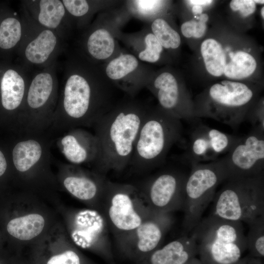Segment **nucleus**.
<instances>
[{"label": "nucleus", "mask_w": 264, "mask_h": 264, "mask_svg": "<svg viewBox=\"0 0 264 264\" xmlns=\"http://www.w3.org/2000/svg\"><path fill=\"white\" fill-rule=\"evenodd\" d=\"M63 68L57 106L47 131L55 138L74 128L93 127L117 102V88L102 65L77 49L67 56Z\"/></svg>", "instance_id": "nucleus-1"}, {"label": "nucleus", "mask_w": 264, "mask_h": 264, "mask_svg": "<svg viewBox=\"0 0 264 264\" xmlns=\"http://www.w3.org/2000/svg\"><path fill=\"white\" fill-rule=\"evenodd\" d=\"M150 108L127 95L97 121L93 127L98 148L93 164L96 172L104 175L111 170L122 171L129 165L135 141Z\"/></svg>", "instance_id": "nucleus-2"}, {"label": "nucleus", "mask_w": 264, "mask_h": 264, "mask_svg": "<svg viewBox=\"0 0 264 264\" xmlns=\"http://www.w3.org/2000/svg\"><path fill=\"white\" fill-rule=\"evenodd\" d=\"M181 120L159 107L150 108L135 142L129 166L141 172L164 163L172 146L182 137Z\"/></svg>", "instance_id": "nucleus-3"}, {"label": "nucleus", "mask_w": 264, "mask_h": 264, "mask_svg": "<svg viewBox=\"0 0 264 264\" xmlns=\"http://www.w3.org/2000/svg\"><path fill=\"white\" fill-rule=\"evenodd\" d=\"M194 239L202 264H236L247 250L242 222L213 214L202 219L189 234Z\"/></svg>", "instance_id": "nucleus-4"}, {"label": "nucleus", "mask_w": 264, "mask_h": 264, "mask_svg": "<svg viewBox=\"0 0 264 264\" xmlns=\"http://www.w3.org/2000/svg\"><path fill=\"white\" fill-rule=\"evenodd\" d=\"M57 67V62L32 72L16 133L47 132L59 98Z\"/></svg>", "instance_id": "nucleus-5"}, {"label": "nucleus", "mask_w": 264, "mask_h": 264, "mask_svg": "<svg viewBox=\"0 0 264 264\" xmlns=\"http://www.w3.org/2000/svg\"><path fill=\"white\" fill-rule=\"evenodd\" d=\"M213 201L211 214L249 224L264 215V174L226 180Z\"/></svg>", "instance_id": "nucleus-6"}, {"label": "nucleus", "mask_w": 264, "mask_h": 264, "mask_svg": "<svg viewBox=\"0 0 264 264\" xmlns=\"http://www.w3.org/2000/svg\"><path fill=\"white\" fill-rule=\"evenodd\" d=\"M255 96V91L244 83L222 81L211 86L194 108L195 116L210 118L237 129L246 120Z\"/></svg>", "instance_id": "nucleus-7"}, {"label": "nucleus", "mask_w": 264, "mask_h": 264, "mask_svg": "<svg viewBox=\"0 0 264 264\" xmlns=\"http://www.w3.org/2000/svg\"><path fill=\"white\" fill-rule=\"evenodd\" d=\"M191 166L184 183L182 207L184 212L183 227L187 235L202 219L204 212L213 200L218 186L227 179L221 158Z\"/></svg>", "instance_id": "nucleus-8"}, {"label": "nucleus", "mask_w": 264, "mask_h": 264, "mask_svg": "<svg viewBox=\"0 0 264 264\" xmlns=\"http://www.w3.org/2000/svg\"><path fill=\"white\" fill-rule=\"evenodd\" d=\"M102 198L107 222L126 238L153 211L144 193L132 185L107 180Z\"/></svg>", "instance_id": "nucleus-9"}, {"label": "nucleus", "mask_w": 264, "mask_h": 264, "mask_svg": "<svg viewBox=\"0 0 264 264\" xmlns=\"http://www.w3.org/2000/svg\"><path fill=\"white\" fill-rule=\"evenodd\" d=\"M19 11L22 33L16 61L32 72L57 62L66 50V42L54 31L36 22L21 5Z\"/></svg>", "instance_id": "nucleus-10"}, {"label": "nucleus", "mask_w": 264, "mask_h": 264, "mask_svg": "<svg viewBox=\"0 0 264 264\" xmlns=\"http://www.w3.org/2000/svg\"><path fill=\"white\" fill-rule=\"evenodd\" d=\"M124 14L110 12L100 14L83 30L76 49L91 61L100 65L118 55L122 51L118 40L126 18Z\"/></svg>", "instance_id": "nucleus-11"}, {"label": "nucleus", "mask_w": 264, "mask_h": 264, "mask_svg": "<svg viewBox=\"0 0 264 264\" xmlns=\"http://www.w3.org/2000/svg\"><path fill=\"white\" fill-rule=\"evenodd\" d=\"M221 158L226 180L264 174V131L253 128L247 134L239 137Z\"/></svg>", "instance_id": "nucleus-12"}, {"label": "nucleus", "mask_w": 264, "mask_h": 264, "mask_svg": "<svg viewBox=\"0 0 264 264\" xmlns=\"http://www.w3.org/2000/svg\"><path fill=\"white\" fill-rule=\"evenodd\" d=\"M238 137L202 123L196 124L189 134L181 160L190 165L217 160L229 152Z\"/></svg>", "instance_id": "nucleus-13"}, {"label": "nucleus", "mask_w": 264, "mask_h": 264, "mask_svg": "<svg viewBox=\"0 0 264 264\" xmlns=\"http://www.w3.org/2000/svg\"><path fill=\"white\" fill-rule=\"evenodd\" d=\"M186 176L177 170H165L149 178L139 188L152 210L171 213L182 209Z\"/></svg>", "instance_id": "nucleus-14"}, {"label": "nucleus", "mask_w": 264, "mask_h": 264, "mask_svg": "<svg viewBox=\"0 0 264 264\" xmlns=\"http://www.w3.org/2000/svg\"><path fill=\"white\" fill-rule=\"evenodd\" d=\"M32 73L16 61L0 59V109L10 115L16 133Z\"/></svg>", "instance_id": "nucleus-15"}, {"label": "nucleus", "mask_w": 264, "mask_h": 264, "mask_svg": "<svg viewBox=\"0 0 264 264\" xmlns=\"http://www.w3.org/2000/svg\"><path fill=\"white\" fill-rule=\"evenodd\" d=\"M173 223L171 213L154 211L142 223L127 236L123 251L136 263L159 247Z\"/></svg>", "instance_id": "nucleus-16"}, {"label": "nucleus", "mask_w": 264, "mask_h": 264, "mask_svg": "<svg viewBox=\"0 0 264 264\" xmlns=\"http://www.w3.org/2000/svg\"><path fill=\"white\" fill-rule=\"evenodd\" d=\"M102 67L107 78L117 88L134 97L152 76L148 66L131 52L121 51Z\"/></svg>", "instance_id": "nucleus-17"}, {"label": "nucleus", "mask_w": 264, "mask_h": 264, "mask_svg": "<svg viewBox=\"0 0 264 264\" xmlns=\"http://www.w3.org/2000/svg\"><path fill=\"white\" fill-rule=\"evenodd\" d=\"M146 87L156 97L159 107L180 120L194 123L197 120L194 108L186 99L176 77L169 71L151 77Z\"/></svg>", "instance_id": "nucleus-18"}, {"label": "nucleus", "mask_w": 264, "mask_h": 264, "mask_svg": "<svg viewBox=\"0 0 264 264\" xmlns=\"http://www.w3.org/2000/svg\"><path fill=\"white\" fill-rule=\"evenodd\" d=\"M20 5L36 22L66 42L71 37L75 27L62 0H23Z\"/></svg>", "instance_id": "nucleus-19"}, {"label": "nucleus", "mask_w": 264, "mask_h": 264, "mask_svg": "<svg viewBox=\"0 0 264 264\" xmlns=\"http://www.w3.org/2000/svg\"><path fill=\"white\" fill-rule=\"evenodd\" d=\"M76 222L75 237L79 244L85 247L98 245L104 258L112 261L113 256L106 218L96 211L87 210L78 214Z\"/></svg>", "instance_id": "nucleus-20"}, {"label": "nucleus", "mask_w": 264, "mask_h": 264, "mask_svg": "<svg viewBox=\"0 0 264 264\" xmlns=\"http://www.w3.org/2000/svg\"><path fill=\"white\" fill-rule=\"evenodd\" d=\"M60 165L67 172L63 179V185L72 196L85 201L103 197L107 182L104 175L96 171H86L77 165Z\"/></svg>", "instance_id": "nucleus-21"}, {"label": "nucleus", "mask_w": 264, "mask_h": 264, "mask_svg": "<svg viewBox=\"0 0 264 264\" xmlns=\"http://www.w3.org/2000/svg\"><path fill=\"white\" fill-rule=\"evenodd\" d=\"M65 158L74 165L94 164L98 148L94 134L82 128H74L56 138Z\"/></svg>", "instance_id": "nucleus-22"}, {"label": "nucleus", "mask_w": 264, "mask_h": 264, "mask_svg": "<svg viewBox=\"0 0 264 264\" xmlns=\"http://www.w3.org/2000/svg\"><path fill=\"white\" fill-rule=\"evenodd\" d=\"M198 248L194 238L185 234L159 247L137 264H185L197 257Z\"/></svg>", "instance_id": "nucleus-23"}, {"label": "nucleus", "mask_w": 264, "mask_h": 264, "mask_svg": "<svg viewBox=\"0 0 264 264\" xmlns=\"http://www.w3.org/2000/svg\"><path fill=\"white\" fill-rule=\"evenodd\" d=\"M20 12L5 2H0V59L13 60L22 39Z\"/></svg>", "instance_id": "nucleus-24"}, {"label": "nucleus", "mask_w": 264, "mask_h": 264, "mask_svg": "<svg viewBox=\"0 0 264 264\" xmlns=\"http://www.w3.org/2000/svg\"><path fill=\"white\" fill-rule=\"evenodd\" d=\"M121 40L139 61L154 64L158 62L163 48L152 32L144 29L135 33L123 34Z\"/></svg>", "instance_id": "nucleus-25"}, {"label": "nucleus", "mask_w": 264, "mask_h": 264, "mask_svg": "<svg viewBox=\"0 0 264 264\" xmlns=\"http://www.w3.org/2000/svg\"><path fill=\"white\" fill-rule=\"evenodd\" d=\"M71 17L75 29H85L90 24L93 15L108 6L106 1L88 0H62Z\"/></svg>", "instance_id": "nucleus-26"}, {"label": "nucleus", "mask_w": 264, "mask_h": 264, "mask_svg": "<svg viewBox=\"0 0 264 264\" xmlns=\"http://www.w3.org/2000/svg\"><path fill=\"white\" fill-rule=\"evenodd\" d=\"M45 221L38 214H30L11 220L6 230L12 237L22 241L31 240L43 231Z\"/></svg>", "instance_id": "nucleus-27"}, {"label": "nucleus", "mask_w": 264, "mask_h": 264, "mask_svg": "<svg viewBox=\"0 0 264 264\" xmlns=\"http://www.w3.org/2000/svg\"><path fill=\"white\" fill-rule=\"evenodd\" d=\"M200 51L208 73L216 77L221 76L226 65V55L221 45L215 39H207L202 43Z\"/></svg>", "instance_id": "nucleus-28"}, {"label": "nucleus", "mask_w": 264, "mask_h": 264, "mask_svg": "<svg viewBox=\"0 0 264 264\" xmlns=\"http://www.w3.org/2000/svg\"><path fill=\"white\" fill-rule=\"evenodd\" d=\"M229 55L231 60L226 64L223 72L227 78L241 80L249 77L254 72L257 63L251 54L239 51Z\"/></svg>", "instance_id": "nucleus-29"}, {"label": "nucleus", "mask_w": 264, "mask_h": 264, "mask_svg": "<svg viewBox=\"0 0 264 264\" xmlns=\"http://www.w3.org/2000/svg\"><path fill=\"white\" fill-rule=\"evenodd\" d=\"M248 225L249 230L246 239L249 255L262 259L264 256V215L258 217Z\"/></svg>", "instance_id": "nucleus-30"}, {"label": "nucleus", "mask_w": 264, "mask_h": 264, "mask_svg": "<svg viewBox=\"0 0 264 264\" xmlns=\"http://www.w3.org/2000/svg\"><path fill=\"white\" fill-rule=\"evenodd\" d=\"M151 31L163 48L175 49L179 46V34L164 19H154L151 25Z\"/></svg>", "instance_id": "nucleus-31"}, {"label": "nucleus", "mask_w": 264, "mask_h": 264, "mask_svg": "<svg viewBox=\"0 0 264 264\" xmlns=\"http://www.w3.org/2000/svg\"><path fill=\"white\" fill-rule=\"evenodd\" d=\"M164 2L156 0H129L127 2V11L128 14L145 21L159 11Z\"/></svg>", "instance_id": "nucleus-32"}, {"label": "nucleus", "mask_w": 264, "mask_h": 264, "mask_svg": "<svg viewBox=\"0 0 264 264\" xmlns=\"http://www.w3.org/2000/svg\"><path fill=\"white\" fill-rule=\"evenodd\" d=\"M47 264H81V261L76 252L72 250H66L51 257Z\"/></svg>", "instance_id": "nucleus-33"}, {"label": "nucleus", "mask_w": 264, "mask_h": 264, "mask_svg": "<svg viewBox=\"0 0 264 264\" xmlns=\"http://www.w3.org/2000/svg\"><path fill=\"white\" fill-rule=\"evenodd\" d=\"M230 7L234 11H240L244 17L253 13L256 9V4L252 0H233L230 3Z\"/></svg>", "instance_id": "nucleus-34"}, {"label": "nucleus", "mask_w": 264, "mask_h": 264, "mask_svg": "<svg viewBox=\"0 0 264 264\" xmlns=\"http://www.w3.org/2000/svg\"><path fill=\"white\" fill-rule=\"evenodd\" d=\"M197 21L191 20L183 22L181 26V32L186 38H191L194 34Z\"/></svg>", "instance_id": "nucleus-35"}, {"label": "nucleus", "mask_w": 264, "mask_h": 264, "mask_svg": "<svg viewBox=\"0 0 264 264\" xmlns=\"http://www.w3.org/2000/svg\"><path fill=\"white\" fill-rule=\"evenodd\" d=\"M206 28L207 26L206 23L200 21L197 22L193 37L195 38L202 37L206 31Z\"/></svg>", "instance_id": "nucleus-36"}, {"label": "nucleus", "mask_w": 264, "mask_h": 264, "mask_svg": "<svg viewBox=\"0 0 264 264\" xmlns=\"http://www.w3.org/2000/svg\"><path fill=\"white\" fill-rule=\"evenodd\" d=\"M236 264H263L262 259L254 258L248 255L247 256L242 258Z\"/></svg>", "instance_id": "nucleus-37"}, {"label": "nucleus", "mask_w": 264, "mask_h": 264, "mask_svg": "<svg viewBox=\"0 0 264 264\" xmlns=\"http://www.w3.org/2000/svg\"><path fill=\"white\" fill-rule=\"evenodd\" d=\"M7 168V158L3 152L0 150V177L5 174Z\"/></svg>", "instance_id": "nucleus-38"}, {"label": "nucleus", "mask_w": 264, "mask_h": 264, "mask_svg": "<svg viewBox=\"0 0 264 264\" xmlns=\"http://www.w3.org/2000/svg\"><path fill=\"white\" fill-rule=\"evenodd\" d=\"M189 2H190V3L191 4H193L194 5H206V4H210L212 2V0H188V1Z\"/></svg>", "instance_id": "nucleus-39"}, {"label": "nucleus", "mask_w": 264, "mask_h": 264, "mask_svg": "<svg viewBox=\"0 0 264 264\" xmlns=\"http://www.w3.org/2000/svg\"><path fill=\"white\" fill-rule=\"evenodd\" d=\"M192 11L193 14L195 15H200L203 11V8L200 5H194L192 7Z\"/></svg>", "instance_id": "nucleus-40"}, {"label": "nucleus", "mask_w": 264, "mask_h": 264, "mask_svg": "<svg viewBox=\"0 0 264 264\" xmlns=\"http://www.w3.org/2000/svg\"><path fill=\"white\" fill-rule=\"evenodd\" d=\"M208 16L207 15V14L204 13V14H201L200 15V16H199L200 22L206 23V22L208 21Z\"/></svg>", "instance_id": "nucleus-41"}, {"label": "nucleus", "mask_w": 264, "mask_h": 264, "mask_svg": "<svg viewBox=\"0 0 264 264\" xmlns=\"http://www.w3.org/2000/svg\"><path fill=\"white\" fill-rule=\"evenodd\" d=\"M185 264H202L199 260V259L197 257L194 258L193 259L190 260Z\"/></svg>", "instance_id": "nucleus-42"}, {"label": "nucleus", "mask_w": 264, "mask_h": 264, "mask_svg": "<svg viewBox=\"0 0 264 264\" xmlns=\"http://www.w3.org/2000/svg\"><path fill=\"white\" fill-rule=\"evenodd\" d=\"M264 7L263 6L261 9V15L263 19L264 18Z\"/></svg>", "instance_id": "nucleus-43"}, {"label": "nucleus", "mask_w": 264, "mask_h": 264, "mask_svg": "<svg viewBox=\"0 0 264 264\" xmlns=\"http://www.w3.org/2000/svg\"><path fill=\"white\" fill-rule=\"evenodd\" d=\"M255 3L257 2L260 4H264V0H254Z\"/></svg>", "instance_id": "nucleus-44"}, {"label": "nucleus", "mask_w": 264, "mask_h": 264, "mask_svg": "<svg viewBox=\"0 0 264 264\" xmlns=\"http://www.w3.org/2000/svg\"></svg>", "instance_id": "nucleus-45"}]
</instances>
